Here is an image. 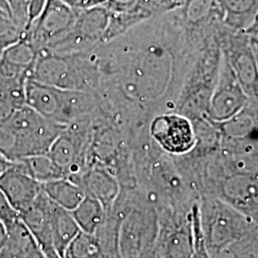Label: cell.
<instances>
[{
	"mask_svg": "<svg viewBox=\"0 0 258 258\" xmlns=\"http://www.w3.org/2000/svg\"><path fill=\"white\" fill-rule=\"evenodd\" d=\"M204 45L186 32L173 9L97 47L100 108L129 127L175 110L184 79Z\"/></svg>",
	"mask_w": 258,
	"mask_h": 258,
	"instance_id": "1",
	"label": "cell"
},
{
	"mask_svg": "<svg viewBox=\"0 0 258 258\" xmlns=\"http://www.w3.org/2000/svg\"><path fill=\"white\" fill-rule=\"evenodd\" d=\"M30 79L60 89L95 93L101 84L96 49L75 54L41 49Z\"/></svg>",
	"mask_w": 258,
	"mask_h": 258,
	"instance_id": "2",
	"label": "cell"
},
{
	"mask_svg": "<svg viewBox=\"0 0 258 258\" xmlns=\"http://www.w3.org/2000/svg\"><path fill=\"white\" fill-rule=\"evenodd\" d=\"M217 34L205 43L195 58L176 102L174 111L192 122L208 118L210 101L221 65V49Z\"/></svg>",
	"mask_w": 258,
	"mask_h": 258,
	"instance_id": "3",
	"label": "cell"
},
{
	"mask_svg": "<svg viewBox=\"0 0 258 258\" xmlns=\"http://www.w3.org/2000/svg\"><path fill=\"white\" fill-rule=\"evenodd\" d=\"M128 192L130 204L118 229L117 257L144 258L156 247L160 233L159 213L141 187Z\"/></svg>",
	"mask_w": 258,
	"mask_h": 258,
	"instance_id": "4",
	"label": "cell"
},
{
	"mask_svg": "<svg viewBox=\"0 0 258 258\" xmlns=\"http://www.w3.org/2000/svg\"><path fill=\"white\" fill-rule=\"evenodd\" d=\"M25 104L49 120L67 125L99 107L96 93L56 88L28 79Z\"/></svg>",
	"mask_w": 258,
	"mask_h": 258,
	"instance_id": "5",
	"label": "cell"
},
{
	"mask_svg": "<svg viewBox=\"0 0 258 258\" xmlns=\"http://www.w3.org/2000/svg\"><path fill=\"white\" fill-rule=\"evenodd\" d=\"M200 223L212 257L253 230L249 216L217 197L198 200Z\"/></svg>",
	"mask_w": 258,
	"mask_h": 258,
	"instance_id": "6",
	"label": "cell"
},
{
	"mask_svg": "<svg viewBox=\"0 0 258 258\" xmlns=\"http://www.w3.org/2000/svg\"><path fill=\"white\" fill-rule=\"evenodd\" d=\"M9 121L16 133L12 162L47 154L66 126L47 119L27 105L15 111Z\"/></svg>",
	"mask_w": 258,
	"mask_h": 258,
	"instance_id": "7",
	"label": "cell"
},
{
	"mask_svg": "<svg viewBox=\"0 0 258 258\" xmlns=\"http://www.w3.org/2000/svg\"><path fill=\"white\" fill-rule=\"evenodd\" d=\"M109 17V11L103 5L79 9L70 31L44 49L57 54H75L94 50L102 44Z\"/></svg>",
	"mask_w": 258,
	"mask_h": 258,
	"instance_id": "8",
	"label": "cell"
},
{
	"mask_svg": "<svg viewBox=\"0 0 258 258\" xmlns=\"http://www.w3.org/2000/svg\"><path fill=\"white\" fill-rule=\"evenodd\" d=\"M218 43L244 91L249 99L258 101V66L250 37L245 32L221 28L217 34Z\"/></svg>",
	"mask_w": 258,
	"mask_h": 258,
	"instance_id": "9",
	"label": "cell"
},
{
	"mask_svg": "<svg viewBox=\"0 0 258 258\" xmlns=\"http://www.w3.org/2000/svg\"><path fill=\"white\" fill-rule=\"evenodd\" d=\"M148 133L160 149L171 157L189 153L197 143L192 121L175 111L155 115L149 121Z\"/></svg>",
	"mask_w": 258,
	"mask_h": 258,
	"instance_id": "10",
	"label": "cell"
},
{
	"mask_svg": "<svg viewBox=\"0 0 258 258\" xmlns=\"http://www.w3.org/2000/svg\"><path fill=\"white\" fill-rule=\"evenodd\" d=\"M79 9L63 0H48L42 13L22 32L37 52L66 35L73 27Z\"/></svg>",
	"mask_w": 258,
	"mask_h": 258,
	"instance_id": "11",
	"label": "cell"
},
{
	"mask_svg": "<svg viewBox=\"0 0 258 258\" xmlns=\"http://www.w3.org/2000/svg\"><path fill=\"white\" fill-rule=\"evenodd\" d=\"M249 96L244 91L226 57L222 55L217 82L210 101L208 118L214 122L231 119L249 102Z\"/></svg>",
	"mask_w": 258,
	"mask_h": 258,
	"instance_id": "12",
	"label": "cell"
},
{
	"mask_svg": "<svg viewBox=\"0 0 258 258\" xmlns=\"http://www.w3.org/2000/svg\"><path fill=\"white\" fill-rule=\"evenodd\" d=\"M249 216L258 214V172L226 176L218 183L214 196Z\"/></svg>",
	"mask_w": 258,
	"mask_h": 258,
	"instance_id": "13",
	"label": "cell"
},
{
	"mask_svg": "<svg viewBox=\"0 0 258 258\" xmlns=\"http://www.w3.org/2000/svg\"><path fill=\"white\" fill-rule=\"evenodd\" d=\"M0 189L20 215L35 203L42 191V186L24 172L17 163L12 162V165L0 175Z\"/></svg>",
	"mask_w": 258,
	"mask_h": 258,
	"instance_id": "14",
	"label": "cell"
},
{
	"mask_svg": "<svg viewBox=\"0 0 258 258\" xmlns=\"http://www.w3.org/2000/svg\"><path fill=\"white\" fill-rule=\"evenodd\" d=\"M52 201L41 191L33 206L20 214V220L26 226L38 247L48 258H60L53 241L50 221V208Z\"/></svg>",
	"mask_w": 258,
	"mask_h": 258,
	"instance_id": "15",
	"label": "cell"
},
{
	"mask_svg": "<svg viewBox=\"0 0 258 258\" xmlns=\"http://www.w3.org/2000/svg\"><path fill=\"white\" fill-rule=\"evenodd\" d=\"M73 182L80 184L86 195L102 204L106 212L113 208L121 190L118 179L102 166L87 168Z\"/></svg>",
	"mask_w": 258,
	"mask_h": 258,
	"instance_id": "16",
	"label": "cell"
},
{
	"mask_svg": "<svg viewBox=\"0 0 258 258\" xmlns=\"http://www.w3.org/2000/svg\"><path fill=\"white\" fill-rule=\"evenodd\" d=\"M38 52L29 41L21 37L7 47L0 58L1 77H28L30 79Z\"/></svg>",
	"mask_w": 258,
	"mask_h": 258,
	"instance_id": "17",
	"label": "cell"
},
{
	"mask_svg": "<svg viewBox=\"0 0 258 258\" xmlns=\"http://www.w3.org/2000/svg\"><path fill=\"white\" fill-rule=\"evenodd\" d=\"M216 124L221 138L258 140V101L249 99L246 106L237 114Z\"/></svg>",
	"mask_w": 258,
	"mask_h": 258,
	"instance_id": "18",
	"label": "cell"
},
{
	"mask_svg": "<svg viewBox=\"0 0 258 258\" xmlns=\"http://www.w3.org/2000/svg\"><path fill=\"white\" fill-rule=\"evenodd\" d=\"M0 258H48L19 219L8 229V239L0 250Z\"/></svg>",
	"mask_w": 258,
	"mask_h": 258,
	"instance_id": "19",
	"label": "cell"
},
{
	"mask_svg": "<svg viewBox=\"0 0 258 258\" xmlns=\"http://www.w3.org/2000/svg\"><path fill=\"white\" fill-rule=\"evenodd\" d=\"M50 221L55 250L60 258H63L65 249L81 229L71 212L53 202L50 208Z\"/></svg>",
	"mask_w": 258,
	"mask_h": 258,
	"instance_id": "20",
	"label": "cell"
},
{
	"mask_svg": "<svg viewBox=\"0 0 258 258\" xmlns=\"http://www.w3.org/2000/svg\"><path fill=\"white\" fill-rule=\"evenodd\" d=\"M224 17L225 26L245 32L258 12V0H216Z\"/></svg>",
	"mask_w": 258,
	"mask_h": 258,
	"instance_id": "21",
	"label": "cell"
},
{
	"mask_svg": "<svg viewBox=\"0 0 258 258\" xmlns=\"http://www.w3.org/2000/svg\"><path fill=\"white\" fill-rule=\"evenodd\" d=\"M42 191L57 206L72 212L85 197L83 187L68 178H60L41 184Z\"/></svg>",
	"mask_w": 258,
	"mask_h": 258,
	"instance_id": "22",
	"label": "cell"
},
{
	"mask_svg": "<svg viewBox=\"0 0 258 258\" xmlns=\"http://www.w3.org/2000/svg\"><path fill=\"white\" fill-rule=\"evenodd\" d=\"M71 213L81 231L95 235L105 220L107 212L98 200L85 195Z\"/></svg>",
	"mask_w": 258,
	"mask_h": 258,
	"instance_id": "23",
	"label": "cell"
},
{
	"mask_svg": "<svg viewBox=\"0 0 258 258\" xmlns=\"http://www.w3.org/2000/svg\"><path fill=\"white\" fill-rule=\"evenodd\" d=\"M15 163L40 184L65 178L63 171L55 165L48 154L23 158L15 161Z\"/></svg>",
	"mask_w": 258,
	"mask_h": 258,
	"instance_id": "24",
	"label": "cell"
},
{
	"mask_svg": "<svg viewBox=\"0 0 258 258\" xmlns=\"http://www.w3.org/2000/svg\"><path fill=\"white\" fill-rule=\"evenodd\" d=\"M63 258H104L96 235L80 231L65 249Z\"/></svg>",
	"mask_w": 258,
	"mask_h": 258,
	"instance_id": "25",
	"label": "cell"
},
{
	"mask_svg": "<svg viewBox=\"0 0 258 258\" xmlns=\"http://www.w3.org/2000/svg\"><path fill=\"white\" fill-rule=\"evenodd\" d=\"M189 217L192 231V251L190 258H213L204 238L200 223L198 201L192 205Z\"/></svg>",
	"mask_w": 258,
	"mask_h": 258,
	"instance_id": "26",
	"label": "cell"
},
{
	"mask_svg": "<svg viewBox=\"0 0 258 258\" xmlns=\"http://www.w3.org/2000/svg\"><path fill=\"white\" fill-rule=\"evenodd\" d=\"M20 28L14 22L9 14L0 8V47H7L19 41L22 37Z\"/></svg>",
	"mask_w": 258,
	"mask_h": 258,
	"instance_id": "27",
	"label": "cell"
},
{
	"mask_svg": "<svg viewBox=\"0 0 258 258\" xmlns=\"http://www.w3.org/2000/svg\"><path fill=\"white\" fill-rule=\"evenodd\" d=\"M9 9L10 16L21 30L27 26L29 6L31 0H5Z\"/></svg>",
	"mask_w": 258,
	"mask_h": 258,
	"instance_id": "28",
	"label": "cell"
},
{
	"mask_svg": "<svg viewBox=\"0 0 258 258\" xmlns=\"http://www.w3.org/2000/svg\"><path fill=\"white\" fill-rule=\"evenodd\" d=\"M16 145V133L9 120L0 123V153L12 162Z\"/></svg>",
	"mask_w": 258,
	"mask_h": 258,
	"instance_id": "29",
	"label": "cell"
},
{
	"mask_svg": "<svg viewBox=\"0 0 258 258\" xmlns=\"http://www.w3.org/2000/svg\"><path fill=\"white\" fill-rule=\"evenodd\" d=\"M137 4L148 13L151 19L164 15L178 7L173 0H139Z\"/></svg>",
	"mask_w": 258,
	"mask_h": 258,
	"instance_id": "30",
	"label": "cell"
},
{
	"mask_svg": "<svg viewBox=\"0 0 258 258\" xmlns=\"http://www.w3.org/2000/svg\"><path fill=\"white\" fill-rule=\"evenodd\" d=\"M20 219V215L11 205L8 198L0 189V221L2 222L7 230Z\"/></svg>",
	"mask_w": 258,
	"mask_h": 258,
	"instance_id": "31",
	"label": "cell"
},
{
	"mask_svg": "<svg viewBox=\"0 0 258 258\" xmlns=\"http://www.w3.org/2000/svg\"><path fill=\"white\" fill-rule=\"evenodd\" d=\"M139 0H107L103 5L111 13H120L133 8Z\"/></svg>",
	"mask_w": 258,
	"mask_h": 258,
	"instance_id": "32",
	"label": "cell"
},
{
	"mask_svg": "<svg viewBox=\"0 0 258 258\" xmlns=\"http://www.w3.org/2000/svg\"><path fill=\"white\" fill-rule=\"evenodd\" d=\"M48 0H31L29 6V19H28L27 28L37 17L42 13Z\"/></svg>",
	"mask_w": 258,
	"mask_h": 258,
	"instance_id": "33",
	"label": "cell"
},
{
	"mask_svg": "<svg viewBox=\"0 0 258 258\" xmlns=\"http://www.w3.org/2000/svg\"><path fill=\"white\" fill-rule=\"evenodd\" d=\"M16 110L17 109L9 102L0 97V123L9 120Z\"/></svg>",
	"mask_w": 258,
	"mask_h": 258,
	"instance_id": "34",
	"label": "cell"
},
{
	"mask_svg": "<svg viewBox=\"0 0 258 258\" xmlns=\"http://www.w3.org/2000/svg\"><path fill=\"white\" fill-rule=\"evenodd\" d=\"M106 1L107 0H81L77 8L86 9V8H91L96 6H102L106 3Z\"/></svg>",
	"mask_w": 258,
	"mask_h": 258,
	"instance_id": "35",
	"label": "cell"
},
{
	"mask_svg": "<svg viewBox=\"0 0 258 258\" xmlns=\"http://www.w3.org/2000/svg\"><path fill=\"white\" fill-rule=\"evenodd\" d=\"M246 34H248L249 37H254L258 39V12L254 17V19L252 20V22L250 23L248 29L245 31Z\"/></svg>",
	"mask_w": 258,
	"mask_h": 258,
	"instance_id": "36",
	"label": "cell"
},
{
	"mask_svg": "<svg viewBox=\"0 0 258 258\" xmlns=\"http://www.w3.org/2000/svg\"><path fill=\"white\" fill-rule=\"evenodd\" d=\"M7 239H8V230L5 227V225L0 221V250L3 249Z\"/></svg>",
	"mask_w": 258,
	"mask_h": 258,
	"instance_id": "37",
	"label": "cell"
},
{
	"mask_svg": "<svg viewBox=\"0 0 258 258\" xmlns=\"http://www.w3.org/2000/svg\"><path fill=\"white\" fill-rule=\"evenodd\" d=\"M12 165V162L0 153V175Z\"/></svg>",
	"mask_w": 258,
	"mask_h": 258,
	"instance_id": "38",
	"label": "cell"
},
{
	"mask_svg": "<svg viewBox=\"0 0 258 258\" xmlns=\"http://www.w3.org/2000/svg\"><path fill=\"white\" fill-rule=\"evenodd\" d=\"M250 43H251V47H252V50H253V53L255 55V58H256V62H257L258 66V39L257 38H254V37H250Z\"/></svg>",
	"mask_w": 258,
	"mask_h": 258,
	"instance_id": "39",
	"label": "cell"
},
{
	"mask_svg": "<svg viewBox=\"0 0 258 258\" xmlns=\"http://www.w3.org/2000/svg\"><path fill=\"white\" fill-rule=\"evenodd\" d=\"M0 8L6 11L10 15L9 9H8V6H7V3L5 0H0Z\"/></svg>",
	"mask_w": 258,
	"mask_h": 258,
	"instance_id": "40",
	"label": "cell"
},
{
	"mask_svg": "<svg viewBox=\"0 0 258 258\" xmlns=\"http://www.w3.org/2000/svg\"><path fill=\"white\" fill-rule=\"evenodd\" d=\"M65 1L66 3H68V4H70V5H72V6H74L77 8V6H78V4L80 3V1L81 0H63Z\"/></svg>",
	"mask_w": 258,
	"mask_h": 258,
	"instance_id": "41",
	"label": "cell"
},
{
	"mask_svg": "<svg viewBox=\"0 0 258 258\" xmlns=\"http://www.w3.org/2000/svg\"><path fill=\"white\" fill-rule=\"evenodd\" d=\"M174 2H175L176 4L179 6V5H181V4H183L184 2H185L186 0H173Z\"/></svg>",
	"mask_w": 258,
	"mask_h": 258,
	"instance_id": "42",
	"label": "cell"
},
{
	"mask_svg": "<svg viewBox=\"0 0 258 258\" xmlns=\"http://www.w3.org/2000/svg\"><path fill=\"white\" fill-rule=\"evenodd\" d=\"M5 49L3 48V47H0V58H1V56H2V54H3V51H4Z\"/></svg>",
	"mask_w": 258,
	"mask_h": 258,
	"instance_id": "43",
	"label": "cell"
}]
</instances>
